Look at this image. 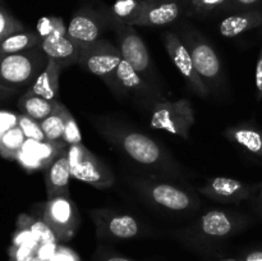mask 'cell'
Masks as SVG:
<instances>
[{"mask_svg": "<svg viewBox=\"0 0 262 261\" xmlns=\"http://www.w3.org/2000/svg\"><path fill=\"white\" fill-rule=\"evenodd\" d=\"M92 124L115 150L152 176L178 181L186 178L182 164L155 138L110 117L94 118Z\"/></svg>", "mask_w": 262, "mask_h": 261, "instance_id": "1", "label": "cell"}, {"mask_svg": "<svg viewBox=\"0 0 262 261\" xmlns=\"http://www.w3.org/2000/svg\"><path fill=\"white\" fill-rule=\"evenodd\" d=\"M128 184L147 204L169 214L192 215L201 209L199 194L183 181L159 176L132 177Z\"/></svg>", "mask_w": 262, "mask_h": 261, "instance_id": "2", "label": "cell"}, {"mask_svg": "<svg viewBox=\"0 0 262 261\" xmlns=\"http://www.w3.org/2000/svg\"><path fill=\"white\" fill-rule=\"evenodd\" d=\"M248 224L250 217L242 212L214 209L176 233L179 240L194 247H212L238 234Z\"/></svg>", "mask_w": 262, "mask_h": 261, "instance_id": "3", "label": "cell"}, {"mask_svg": "<svg viewBox=\"0 0 262 261\" xmlns=\"http://www.w3.org/2000/svg\"><path fill=\"white\" fill-rule=\"evenodd\" d=\"M191 54L197 73L209 91L219 89L224 82L222 60L210 41L189 23H182L176 31Z\"/></svg>", "mask_w": 262, "mask_h": 261, "instance_id": "4", "label": "cell"}, {"mask_svg": "<svg viewBox=\"0 0 262 261\" xmlns=\"http://www.w3.org/2000/svg\"><path fill=\"white\" fill-rule=\"evenodd\" d=\"M49 59L40 46L15 54H0V84L17 90L32 84Z\"/></svg>", "mask_w": 262, "mask_h": 261, "instance_id": "5", "label": "cell"}, {"mask_svg": "<svg viewBox=\"0 0 262 261\" xmlns=\"http://www.w3.org/2000/svg\"><path fill=\"white\" fill-rule=\"evenodd\" d=\"M150 127L189 140L196 118L191 101L187 99L163 100L151 110Z\"/></svg>", "mask_w": 262, "mask_h": 261, "instance_id": "6", "label": "cell"}, {"mask_svg": "<svg viewBox=\"0 0 262 261\" xmlns=\"http://www.w3.org/2000/svg\"><path fill=\"white\" fill-rule=\"evenodd\" d=\"M113 92L120 97H129L150 112L159 101L165 100L161 87L147 81L125 60L118 66Z\"/></svg>", "mask_w": 262, "mask_h": 261, "instance_id": "7", "label": "cell"}, {"mask_svg": "<svg viewBox=\"0 0 262 261\" xmlns=\"http://www.w3.org/2000/svg\"><path fill=\"white\" fill-rule=\"evenodd\" d=\"M122 60L118 46L101 38L89 45L81 46L77 64L86 72L100 77L109 89L113 90L117 68Z\"/></svg>", "mask_w": 262, "mask_h": 261, "instance_id": "8", "label": "cell"}, {"mask_svg": "<svg viewBox=\"0 0 262 261\" xmlns=\"http://www.w3.org/2000/svg\"><path fill=\"white\" fill-rule=\"evenodd\" d=\"M112 28L115 32V37H117L118 42L117 46L119 49L123 60L130 64L147 81L159 86L156 72L154 69L152 59H151L145 41L138 35L135 26L114 23V25H112Z\"/></svg>", "mask_w": 262, "mask_h": 261, "instance_id": "9", "label": "cell"}, {"mask_svg": "<svg viewBox=\"0 0 262 261\" xmlns=\"http://www.w3.org/2000/svg\"><path fill=\"white\" fill-rule=\"evenodd\" d=\"M68 163L72 177L96 188H109L114 184L113 171L97 159L83 143L68 146Z\"/></svg>", "mask_w": 262, "mask_h": 261, "instance_id": "10", "label": "cell"}, {"mask_svg": "<svg viewBox=\"0 0 262 261\" xmlns=\"http://www.w3.org/2000/svg\"><path fill=\"white\" fill-rule=\"evenodd\" d=\"M97 238L101 240L127 241L137 238L142 234L141 223L133 215L119 212L112 209H92L90 211Z\"/></svg>", "mask_w": 262, "mask_h": 261, "instance_id": "11", "label": "cell"}, {"mask_svg": "<svg viewBox=\"0 0 262 261\" xmlns=\"http://www.w3.org/2000/svg\"><path fill=\"white\" fill-rule=\"evenodd\" d=\"M42 219L51 228L59 242H68L74 237L81 224V217L71 196L48 199Z\"/></svg>", "mask_w": 262, "mask_h": 261, "instance_id": "12", "label": "cell"}, {"mask_svg": "<svg viewBox=\"0 0 262 261\" xmlns=\"http://www.w3.org/2000/svg\"><path fill=\"white\" fill-rule=\"evenodd\" d=\"M110 26V20L106 13L99 12L92 8H81L71 18L67 26V35L79 46L89 45L97 40Z\"/></svg>", "mask_w": 262, "mask_h": 261, "instance_id": "13", "label": "cell"}, {"mask_svg": "<svg viewBox=\"0 0 262 261\" xmlns=\"http://www.w3.org/2000/svg\"><path fill=\"white\" fill-rule=\"evenodd\" d=\"M164 45H165L166 53H168L171 63L177 67L182 77L186 79V83L188 84L191 91L199 96L206 97L210 94L209 89L197 73L191 54L183 41L181 40L178 33L176 31H168L164 33Z\"/></svg>", "mask_w": 262, "mask_h": 261, "instance_id": "14", "label": "cell"}, {"mask_svg": "<svg viewBox=\"0 0 262 261\" xmlns=\"http://www.w3.org/2000/svg\"><path fill=\"white\" fill-rule=\"evenodd\" d=\"M253 189L255 184L228 177H214L199 187L197 192L219 204H241L252 199Z\"/></svg>", "mask_w": 262, "mask_h": 261, "instance_id": "15", "label": "cell"}, {"mask_svg": "<svg viewBox=\"0 0 262 261\" xmlns=\"http://www.w3.org/2000/svg\"><path fill=\"white\" fill-rule=\"evenodd\" d=\"M182 7L178 0H143V8L135 27H163L179 18Z\"/></svg>", "mask_w": 262, "mask_h": 261, "instance_id": "16", "label": "cell"}, {"mask_svg": "<svg viewBox=\"0 0 262 261\" xmlns=\"http://www.w3.org/2000/svg\"><path fill=\"white\" fill-rule=\"evenodd\" d=\"M68 148V147H67ZM67 148L61 151L45 168V187L48 199L58 196H71V166L68 163Z\"/></svg>", "mask_w": 262, "mask_h": 261, "instance_id": "17", "label": "cell"}, {"mask_svg": "<svg viewBox=\"0 0 262 261\" xmlns=\"http://www.w3.org/2000/svg\"><path fill=\"white\" fill-rule=\"evenodd\" d=\"M40 48L42 49L48 59L58 63L61 69L72 64H77L81 51V46L77 45L68 35H56L41 38Z\"/></svg>", "mask_w": 262, "mask_h": 261, "instance_id": "18", "label": "cell"}, {"mask_svg": "<svg viewBox=\"0 0 262 261\" xmlns=\"http://www.w3.org/2000/svg\"><path fill=\"white\" fill-rule=\"evenodd\" d=\"M262 26V10L250 9L232 13L219 23V33L223 37L233 38Z\"/></svg>", "mask_w": 262, "mask_h": 261, "instance_id": "19", "label": "cell"}, {"mask_svg": "<svg viewBox=\"0 0 262 261\" xmlns=\"http://www.w3.org/2000/svg\"><path fill=\"white\" fill-rule=\"evenodd\" d=\"M224 136L242 150L262 158V130L251 123H239L228 127Z\"/></svg>", "mask_w": 262, "mask_h": 261, "instance_id": "20", "label": "cell"}, {"mask_svg": "<svg viewBox=\"0 0 262 261\" xmlns=\"http://www.w3.org/2000/svg\"><path fill=\"white\" fill-rule=\"evenodd\" d=\"M61 68L58 63L49 59L45 69L41 72L30 90L33 94L50 101H59V77Z\"/></svg>", "mask_w": 262, "mask_h": 261, "instance_id": "21", "label": "cell"}, {"mask_svg": "<svg viewBox=\"0 0 262 261\" xmlns=\"http://www.w3.org/2000/svg\"><path fill=\"white\" fill-rule=\"evenodd\" d=\"M59 101H50L38 95L33 94L31 90L22 95L18 100V107L22 114L28 115L32 119L41 122L48 115H50L58 106Z\"/></svg>", "mask_w": 262, "mask_h": 261, "instance_id": "22", "label": "cell"}, {"mask_svg": "<svg viewBox=\"0 0 262 261\" xmlns=\"http://www.w3.org/2000/svg\"><path fill=\"white\" fill-rule=\"evenodd\" d=\"M143 8V0H115L112 7L105 10L110 20V26L114 23L135 26Z\"/></svg>", "mask_w": 262, "mask_h": 261, "instance_id": "23", "label": "cell"}, {"mask_svg": "<svg viewBox=\"0 0 262 261\" xmlns=\"http://www.w3.org/2000/svg\"><path fill=\"white\" fill-rule=\"evenodd\" d=\"M68 112L69 110L59 101L56 109L45 119L41 120L40 125L46 142H63L64 127H66V118Z\"/></svg>", "mask_w": 262, "mask_h": 261, "instance_id": "24", "label": "cell"}, {"mask_svg": "<svg viewBox=\"0 0 262 261\" xmlns=\"http://www.w3.org/2000/svg\"><path fill=\"white\" fill-rule=\"evenodd\" d=\"M41 37L32 31H18L0 41V54H15L40 46Z\"/></svg>", "mask_w": 262, "mask_h": 261, "instance_id": "25", "label": "cell"}, {"mask_svg": "<svg viewBox=\"0 0 262 261\" xmlns=\"http://www.w3.org/2000/svg\"><path fill=\"white\" fill-rule=\"evenodd\" d=\"M17 225H25V227L30 228V230L33 233V235H35L40 245H43V243H59V240L55 235V233L43 222L42 217L37 219V217H32L26 214H22L18 217Z\"/></svg>", "mask_w": 262, "mask_h": 261, "instance_id": "26", "label": "cell"}, {"mask_svg": "<svg viewBox=\"0 0 262 261\" xmlns=\"http://www.w3.org/2000/svg\"><path fill=\"white\" fill-rule=\"evenodd\" d=\"M27 138L23 135L22 129L18 125L8 130L0 140V156L8 160H15L17 154L25 145Z\"/></svg>", "mask_w": 262, "mask_h": 261, "instance_id": "27", "label": "cell"}, {"mask_svg": "<svg viewBox=\"0 0 262 261\" xmlns=\"http://www.w3.org/2000/svg\"><path fill=\"white\" fill-rule=\"evenodd\" d=\"M36 32L41 38L56 35H67V26L59 17H42L36 25Z\"/></svg>", "mask_w": 262, "mask_h": 261, "instance_id": "28", "label": "cell"}, {"mask_svg": "<svg viewBox=\"0 0 262 261\" xmlns=\"http://www.w3.org/2000/svg\"><path fill=\"white\" fill-rule=\"evenodd\" d=\"M18 127L22 129L23 135L27 140L36 141V142H45V136L41 129L40 122L32 119L26 114L18 115Z\"/></svg>", "mask_w": 262, "mask_h": 261, "instance_id": "29", "label": "cell"}, {"mask_svg": "<svg viewBox=\"0 0 262 261\" xmlns=\"http://www.w3.org/2000/svg\"><path fill=\"white\" fill-rule=\"evenodd\" d=\"M22 30H25V26L22 25V22H19L9 12L0 8V41L7 38L12 33H15Z\"/></svg>", "mask_w": 262, "mask_h": 261, "instance_id": "30", "label": "cell"}, {"mask_svg": "<svg viewBox=\"0 0 262 261\" xmlns=\"http://www.w3.org/2000/svg\"><path fill=\"white\" fill-rule=\"evenodd\" d=\"M63 141L68 146L82 143L81 130H79L78 124H77L76 119H74V117L72 115L71 112H68V114H67V118H66V127H64Z\"/></svg>", "mask_w": 262, "mask_h": 261, "instance_id": "31", "label": "cell"}, {"mask_svg": "<svg viewBox=\"0 0 262 261\" xmlns=\"http://www.w3.org/2000/svg\"><path fill=\"white\" fill-rule=\"evenodd\" d=\"M228 0H191L188 14H207L214 10H219Z\"/></svg>", "mask_w": 262, "mask_h": 261, "instance_id": "32", "label": "cell"}, {"mask_svg": "<svg viewBox=\"0 0 262 261\" xmlns=\"http://www.w3.org/2000/svg\"><path fill=\"white\" fill-rule=\"evenodd\" d=\"M13 246H31V247L38 248L40 243L36 240L33 233L31 232L30 228L25 227V225H17L14 234H13L12 240Z\"/></svg>", "mask_w": 262, "mask_h": 261, "instance_id": "33", "label": "cell"}, {"mask_svg": "<svg viewBox=\"0 0 262 261\" xmlns=\"http://www.w3.org/2000/svg\"><path fill=\"white\" fill-rule=\"evenodd\" d=\"M260 2L261 0H228L219 10L224 13L245 12V10L256 9V5Z\"/></svg>", "mask_w": 262, "mask_h": 261, "instance_id": "34", "label": "cell"}, {"mask_svg": "<svg viewBox=\"0 0 262 261\" xmlns=\"http://www.w3.org/2000/svg\"><path fill=\"white\" fill-rule=\"evenodd\" d=\"M37 248L31 246H10L9 258L10 261H30L36 256Z\"/></svg>", "mask_w": 262, "mask_h": 261, "instance_id": "35", "label": "cell"}, {"mask_svg": "<svg viewBox=\"0 0 262 261\" xmlns=\"http://www.w3.org/2000/svg\"><path fill=\"white\" fill-rule=\"evenodd\" d=\"M15 125H18V114L9 110H0V140Z\"/></svg>", "mask_w": 262, "mask_h": 261, "instance_id": "36", "label": "cell"}, {"mask_svg": "<svg viewBox=\"0 0 262 261\" xmlns=\"http://www.w3.org/2000/svg\"><path fill=\"white\" fill-rule=\"evenodd\" d=\"M50 261H81V258L73 250L59 245L55 255L51 257Z\"/></svg>", "mask_w": 262, "mask_h": 261, "instance_id": "37", "label": "cell"}, {"mask_svg": "<svg viewBox=\"0 0 262 261\" xmlns=\"http://www.w3.org/2000/svg\"><path fill=\"white\" fill-rule=\"evenodd\" d=\"M59 247V243H43V245L38 246L37 251H36V256L43 260L50 261L51 257L55 255L56 250Z\"/></svg>", "mask_w": 262, "mask_h": 261, "instance_id": "38", "label": "cell"}, {"mask_svg": "<svg viewBox=\"0 0 262 261\" xmlns=\"http://www.w3.org/2000/svg\"><path fill=\"white\" fill-rule=\"evenodd\" d=\"M255 87H256V99L258 101L262 100V48L260 54H258L257 63H256L255 71Z\"/></svg>", "mask_w": 262, "mask_h": 261, "instance_id": "39", "label": "cell"}, {"mask_svg": "<svg viewBox=\"0 0 262 261\" xmlns=\"http://www.w3.org/2000/svg\"><path fill=\"white\" fill-rule=\"evenodd\" d=\"M250 202L252 205L253 210L256 211V214L262 216V182L255 184L252 199L250 200Z\"/></svg>", "mask_w": 262, "mask_h": 261, "instance_id": "40", "label": "cell"}, {"mask_svg": "<svg viewBox=\"0 0 262 261\" xmlns=\"http://www.w3.org/2000/svg\"><path fill=\"white\" fill-rule=\"evenodd\" d=\"M239 260L241 261H262V248H260V250L250 251V252L245 253Z\"/></svg>", "mask_w": 262, "mask_h": 261, "instance_id": "41", "label": "cell"}, {"mask_svg": "<svg viewBox=\"0 0 262 261\" xmlns=\"http://www.w3.org/2000/svg\"><path fill=\"white\" fill-rule=\"evenodd\" d=\"M15 92H17V91H14V90L7 89V87H4V86H2V84H0V100L7 99V97L12 96V95H14Z\"/></svg>", "mask_w": 262, "mask_h": 261, "instance_id": "42", "label": "cell"}, {"mask_svg": "<svg viewBox=\"0 0 262 261\" xmlns=\"http://www.w3.org/2000/svg\"><path fill=\"white\" fill-rule=\"evenodd\" d=\"M100 261H133V260H130V258H127V257H123V256L112 255V256H107V257L102 258V260H100Z\"/></svg>", "mask_w": 262, "mask_h": 261, "instance_id": "43", "label": "cell"}, {"mask_svg": "<svg viewBox=\"0 0 262 261\" xmlns=\"http://www.w3.org/2000/svg\"><path fill=\"white\" fill-rule=\"evenodd\" d=\"M179 4H181L182 9H188L189 4H191V0H178Z\"/></svg>", "mask_w": 262, "mask_h": 261, "instance_id": "44", "label": "cell"}, {"mask_svg": "<svg viewBox=\"0 0 262 261\" xmlns=\"http://www.w3.org/2000/svg\"><path fill=\"white\" fill-rule=\"evenodd\" d=\"M30 261H48V260H43V258H40L38 256H33Z\"/></svg>", "mask_w": 262, "mask_h": 261, "instance_id": "45", "label": "cell"}, {"mask_svg": "<svg viewBox=\"0 0 262 261\" xmlns=\"http://www.w3.org/2000/svg\"><path fill=\"white\" fill-rule=\"evenodd\" d=\"M222 261H241L239 258H225V260H222Z\"/></svg>", "mask_w": 262, "mask_h": 261, "instance_id": "46", "label": "cell"}]
</instances>
